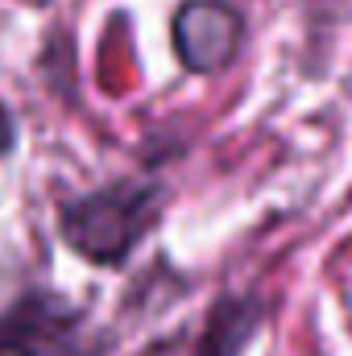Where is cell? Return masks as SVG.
<instances>
[{
  "instance_id": "cell-1",
  "label": "cell",
  "mask_w": 352,
  "mask_h": 356,
  "mask_svg": "<svg viewBox=\"0 0 352 356\" xmlns=\"http://www.w3.org/2000/svg\"><path fill=\"white\" fill-rule=\"evenodd\" d=\"M158 203H162L158 186L116 182L108 191H95L63 207V236L88 261L116 266L158 224Z\"/></svg>"
},
{
  "instance_id": "cell-2",
  "label": "cell",
  "mask_w": 352,
  "mask_h": 356,
  "mask_svg": "<svg viewBox=\"0 0 352 356\" xmlns=\"http://www.w3.org/2000/svg\"><path fill=\"white\" fill-rule=\"evenodd\" d=\"M99 340L83 327V311H75L63 294L29 290L8 311H0V356H95Z\"/></svg>"
},
{
  "instance_id": "cell-3",
  "label": "cell",
  "mask_w": 352,
  "mask_h": 356,
  "mask_svg": "<svg viewBox=\"0 0 352 356\" xmlns=\"http://www.w3.org/2000/svg\"><path fill=\"white\" fill-rule=\"evenodd\" d=\"M245 38V21L237 8L220 4V0H191L182 4L175 17V50L178 58L199 71V75H216L232 63L237 46Z\"/></svg>"
},
{
  "instance_id": "cell-4",
  "label": "cell",
  "mask_w": 352,
  "mask_h": 356,
  "mask_svg": "<svg viewBox=\"0 0 352 356\" xmlns=\"http://www.w3.org/2000/svg\"><path fill=\"white\" fill-rule=\"evenodd\" d=\"M257 327H262V302L257 298H220L207 327H203L199 356H241Z\"/></svg>"
},
{
  "instance_id": "cell-5",
  "label": "cell",
  "mask_w": 352,
  "mask_h": 356,
  "mask_svg": "<svg viewBox=\"0 0 352 356\" xmlns=\"http://www.w3.org/2000/svg\"><path fill=\"white\" fill-rule=\"evenodd\" d=\"M13 149V120H8V112L0 108V154H8Z\"/></svg>"
}]
</instances>
